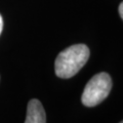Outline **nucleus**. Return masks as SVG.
I'll return each instance as SVG.
<instances>
[{
  "label": "nucleus",
  "mask_w": 123,
  "mask_h": 123,
  "mask_svg": "<svg viewBox=\"0 0 123 123\" xmlns=\"http://www.w3.org/2000/svg\"><path fill=\"white\" fill-rule=\"evenodd\" d=\"M89 59V48L85 44H75L60 52L55 64L57 77L68 79L75 76Z\"/></svg>",
  "instance_id": "obj_1"
},
{
  "label": "nucleus",
  "mask_w": 123,
  "mask_h": 123,
  "mask_svg": "<svg viewBox=\"0 0 123 123\" xmlns=\"http://www.w3.org/2000/svg\"><path fill=\"white\" fill-rule=\"evenodd\" d=\"M112 89V80L108 73L94 75L84 87L81 101L86 107H94L102 103Z\"/></svg>",
  "instance_id": "obj_2"
},
{
  "label": "nucleus",
  "mask_w": 123,
  "mask_h": 123,
  "mask_svg": "<svg viewBox=\"0 0 123 123\" xmlns=\"http://www.w3.org/2000/svg\"><path fill=\"white\" fill-rule=\"evenodd\" d=\"M25 123H46L44 108L38 99H31L28 103Z\"/></svg>",
  "instance_id": "obj_3"
},
{
  "label": "nucleus",
  "mask_w": 123,
  "mask_h": 123,
  "mask_svg": "<svg viewBox=\"0 0 123 123\" xmlns=\"http://www.w3.org/2000/svg\"><path fill=\"white\" fill-rule=\"evenodd\" d=\"M119 14H120V17L122 18V20H123V2L119 5Z\"/></svg>",
  "instance_id": "obj_4"
},
{
  "label": "nucleus",
  "mask_w": 123,
  "mask_h": 123,
  "mask_svg": "<svg viewBox=\"0 0 123 123\" xmlns=\"http://www.w3.org/2000/svg\"><path fill=\"white\" fill-rule=\"evenodd\" d=\"M2 29H3V20H2L1 14H0V34L2 32Z\"/></svg>",
  "instance_id": "obj_5"
},
{
  "label": "nucleus",
  "mask_w": 123,
  "mask_h": 123,
  "mask_svg": "<svg viewBox=\"0 0 123 123\" xmlns=\"http://www.w3.org/2000/svg\"><path fill=\"white\" fill-rule=\"evenodd\" d=\"M120 123H123V121H121V122H120Z\"/></svg>",
  "instance_id": "obj_6"
}]
</instances>
